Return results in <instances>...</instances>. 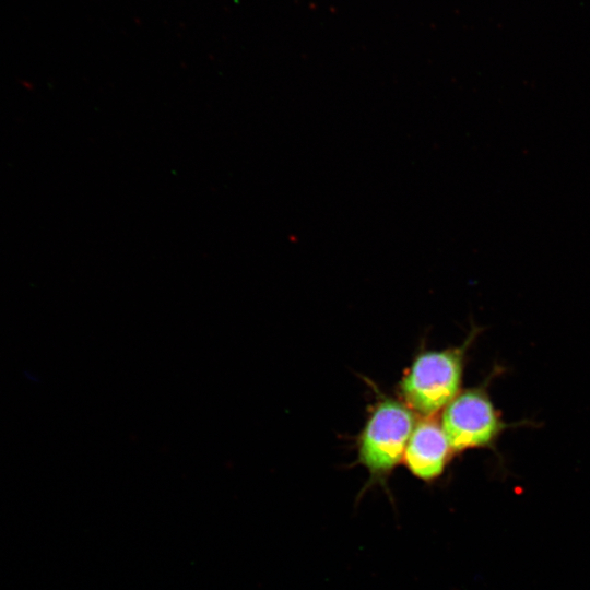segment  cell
Masks as SVG:
<instances>
[{
    "mask_svg": "<svg viewBox=\"0 0 590 590\" xmlns=\"http://www.w3.org/2000/svg\"><path fill=\"white\" fill-rule=\"evenodd\" d=\"M477 330L461 346L420 353L399 384L403 402L415 413L432 417L460 392L465 353Z\"/></svg>",
    "mask_w": 590,
    "mask_h": 590,
    "instance_id": "6da1fadb",
    "label": "cell"
},
{
    "mask_svg": "<svg viewBox=\"0 0 590 590\" xmlns=\"http://www.w3.org/2000/svg\"><path fill=\"white\" fill-rule=\"evenodd\" d=\"M415 425L414 412L400 400L386 397L371 408L357 439L358 461L368 471L371 483L385 484L403 461Z\"/></svg>",
    "mask_w": 590,
    "mask_h": 590,
    "instance_id": "7a4b0ae2",
    "label": "cell"
},
{
    "mask_svg": "<svg viewBox=\"0 0 590 590\" xmlns=\"http://www.w3.org/2000/svg\"><path fill=\"white\" fill-rule=\"evenodd\" d=\"M523 423H507L494 405L487 386L460 391L444 409L441 427L453 453L495 448L503 433Z\"/></svg>",
    "mask_w": 590,
    "mask_h": 590,
    "instance_id": "3957f363",
    "label": "cell"
},
{
    "mask_svg": "<svg viewBox=\"0 0 590 590\" xmlns=\"http://www.w3.org/2000/svg\"><path fill=\"white\" fill-rule=\"evenodd\" d=\"M452 453L441 424L426 417L413 428L403 462L415 477L432 482L444 473Z\"/></svg>",
    "mask_w": 590,
    "mask_h": 590,
    "instance_id": "277c9868",
    "label": "cell"
}]
</instances>
